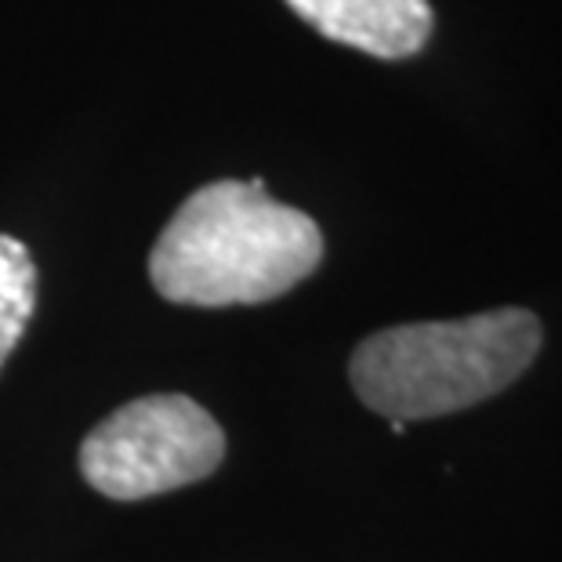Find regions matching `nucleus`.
I'll return each mask as SVG.
<instances>
[{"instance_id": "nucleus-1", "label": "nucleus", "mask_w": 562, "mask_h": 562, "mask_svg": "<svg viewBox=\"0 0 562 562\" xmlns=\"http://www.w3.org/2000/svg\"><path fill=\"white\" fill-rule=\"evenodd\" d=\"M323 261V233L305 211L255 182L222 178L196 189L164 225L149 277L175 305H261L308 280Z\"/></svg>"}, {"instance_id": "nucleus-2", "label": "nucleus", "mask_w": 562, "mask_h": 562, "mask_svg": "<svg viewBox=\"0 0 562 562\" xmlns=\"http://www.w3.org/2000/svg\"><path fill=\"white\" fill-rule=\"evenodd\" d=\"M541 352V319L526 308L403 323L370 334L352 352V389L389 422H425L475 406L530 370Z\"/></svg>"}, {"instance_id": "nucleus-3", "label": "nucleus", "mask_w": 562, "mask_h": 562, "mask_svg": "<svg viewBox=\"0 0 562 562\" xmlns=\"http://www.w3.org/2000/svg\"><path fill=\"white\" fill-rule=\"evenodd\" d=\"M222 458V425L196 400L157 392L91 428L80 447V472L105 497L146 501L207 480Z\"/></svg>"}, {"instance_id": "nucleus-4", "label": "nucleus", "mask_w": 562, "mask_h": 562, "mask_svg": "<svg viewBox=\"0 0 562 562\" xmlns=\"http://www.w3.org/2000/svg\"><path fill=\"white\" fill-rule=\"evenodd\" d=\"M319 37L374 58H411L432 37L436 15L428 0H286Z\"/></svg>"}, {"instance_id": "nucleus-5", "label": "nucleus", "mask_w": 562, "mask_h": 562, "mask_svg": "<svg viewBox=\"0 0 562 562\" xmlns=\"http://www.w3.org/2000/svg\"><path fill=\"white\" fill-rule=\"evenodd\" d=\"M37 308V266L30 247L0 233V367L26 334Z\"/></svg>"}, {"instance_id": "nucleus-6", "label": "nucleus", "mask_w": 562, "mask_h": 562, "mask_svg": "<svg viewBox=\"0 0 562 562\" xmlns=\"http://www.w3.org/2000/svg\"><path fill=\"white\" fill-rule=\"evenodd\" d=\"M389 428H392V432H396V436H403V432H406V425H403V422H389Z\"/></svg>"}]
</instances>
